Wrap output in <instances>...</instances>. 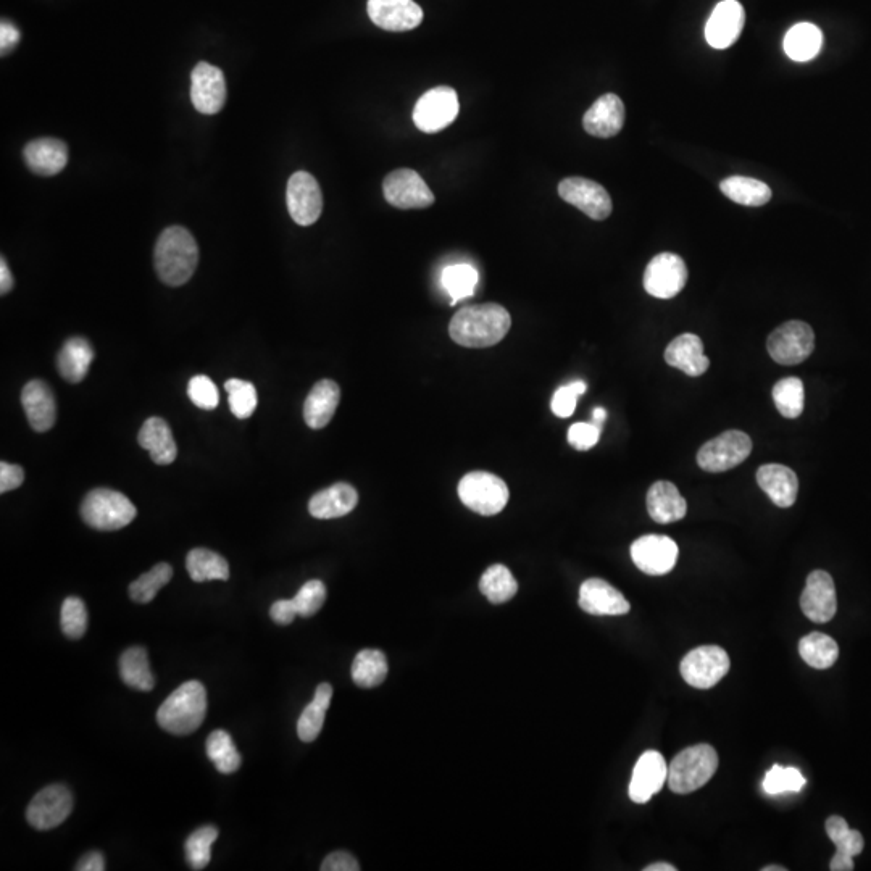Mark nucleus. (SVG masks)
Segmentation results:
<instances>
[{
    "instance_id": "obj_50",
    "label": "nucleus",
    "mask_w": 871,
    "mask_h": 871,
    "mask_svg": "<svg viewBox=\"0 0 871 871\" xmlns=\"http://www.w3.org/2000/svg\"><path fill=\"white\" fill-rule=\"evenodd\" d=\"M299 617L310 618L320 612L326 601V586L320 580H310L292 599Z\"/></svg>"
},
{
    "instance_id": "obj_62",
    "label": "nucleus",
    "mask_w": 871,
    "mask_h": 871,
    "mask_svg": "<svg viewBox=\"0 0 871 871\" xmlns=\"http://www.w3.org/2000/svg\"><path fill=\"white\" fill-rule=\"evenodd\" d=\"M788 868L784 867H776V865H770V867H763L762 871H786Z\"/></svg>"
},
{
    "instance_id": "obj_30",
    "label": "nucleus",
    "mask_w": 871,
    "mask_h": 871,
    "mask_svg": "<svg viewBox=\"0 0 871 871\" xmlns=\"http://www.w3.org/2000/svg\"><path fill=\"white\" fill-rule=\"evenodd\" d=\"M647 510L655 523L670 525L686 517L688 504L675 484L670 481H657L647 492Z\"/></svg>"
},
{
    "instance_id": "obj_15",
    "label": "nucleus",
    "mask_w": 871,
    "mask_h": 871,
    "mask_svg": "<svg viewBox=\"0 0 871 871\" xmlns=\"http://www.w3.org/2000/svg\"><path fill=\"white\" fill-rule=\"evenodd\" d=\"M678 554V544L662 534H647L631 544V559L646 575H667L675 568Z\"/></svg>"
},
{
    "instance_id": "obj_6",
    "label": "nucleus",
    "mask_w": 871,
    "mask_h": 871,
    "mask_svg": "<svg viewBox=\"0 0 871 871\" xmlns=\"http://www.w3.org/2000/svg\"><path fill=\"white\" fill-rule=\"evenodd\" d=\"M457 491L463 505L483 517H492L501 513L509 502L510 496L505 481L488 471L467 473L460 480Z\"/></svg>"
},
{
    "instance_id": "obj_12",
    "label": "nucleus",
    "mask_w": 871,
    "mask_h": 871,
    "mask_svg": "<svg viewBox=\"0 0 871 871\" xmlns=\"http://www.w3.org/2000/svg\"><path fill=\"white\" fill-rule=\"evenodd\" d=\"M73 796L63 784H51L39 791L28 805L26 818L39 831L54 830L70 817Z\"/></svg>"
},
{
    "instance_id": "obj_52",
    "label": "nucleus",
    "mask_w": 871,
    "mask_h": 871,
    "mask_svg": "<svg viewBox=\"0 0 871 871\" xmlns=\"http://www.w3.org/2000/svg\"><path fill=\"white\" fill-rule=\"evenodd\" d=\"M588 386L584 381H573V383L567 384V386H562V388L557 389L555 391L554 397H552V412H554L555 417L559 418H568L575 413L576 404H578V399L583 396L584 392H586Z\"/></svg>"
},
{
    "instance_id": "obj_48",
    "label": "nucleus",
    "mask_w": 871,
    "mask_h": 871,
    "mask_svg": "<svg viewBox=\"0 0 871 871\" xmlns=\"http://www.w3.org/2000/svg\"><path fill=\"white\" fill-rule=\"evenodd\" d=\"M60 626L68 639H81L88 630V610L80 597L70 596L63 601Z\"/></svg>"
},
{
    "instance_id": "obj_49",
    "label": "nucleus",
    "mask_w": 871,
    "mask_h": 871,
    "mask_svg": "<svg viewBox=\"0 0 871 871\" xmlns=\"http://www.w3.org/2000/svg\"><path fill=\"white\" fill-rule=\"evenodd\" d=\"M805 783L807 781H805L801 770H797L794 767L773 765V768L768 771L767 775H765V780H763V791L770 794V796L783 794V792H799L804 788Z\"/></svg>"
},
{
    "instance_id": "obj_42",
    "label": "nucleus",
    "mask_w": 871,
    "mask_h": 871,
    "mask_svg": "<svg viewBox=\"0 0 871 871\" xmlns=\"http://www.w3.org/2000/svg\"><path fill=\"white\" fill-rule=\"evenodd\" d=\"M205 751L209 755L210 762H213L215 768L223 775H231L241 768V754L236 749L231 734L226 731H213L207 738Z\"/></svg>"
},
{
    "instance_id": "obj_19",
    "label": "nucleus",
    "mask_w": 871,
    "mask_h": 871,
    "mask_svg": "<svg viewBox=\"0 0 871 871\" xmlns=\"http://www.w3.org/2000/svg\"><path fill=\"white\" fill-rule=\"evenodd\" d=\"M367 12L378 28L392 33L415 30L423 21V10L413 0H368Z\"/></svg>"
},
{
    "instance_id": "obj_31",
    "label": "nucleus",
    "mask_w": 871,
    "mask_h": 871,
    "mask_svg": "<svg viewBox=\"0 0 871 871\" xmlns=\"http://www.w3.org/2000/svg\"><path fill=\"white\" fill-rule=\"evenodd\" d=\"M341 401V389L331 380L318 381L305 399L304 420L312 430H321L330 423Z\"/></svg>"
},
{
    "instance_id": "obj_17",
    "label": "nucleus",
    "mask_w": 871,
    "mask_h": 871,
    "mask_svg": "<svg viewBox=\"0 0 871 871\" xmlns=\"http://www.w3.org/2000/svg\"><path fill=\"white\" fill-rule=\"evenodd\" d=\"M226 80L223 71L207 62H199L192 70L191 101L197 112L215 115L226 104Z\"/></svg>"
},
{
    "instance_id": "obj_34",
    "label": "nucleus",
    "mask_w": 871,
    "mask_h": 871,
    "mask_svg": "<svg viewBox=\"0 0 871 871\" xmlns=\"http://www.w3.org/2000/svg\"><path fill=\"white\" fill-rule=\"evenodd\" d=\"M333 688L331 684L321 683L315 691L313 701L305 707L297 721V734L304 742H312L320 736L325 725L326 712L330 709Z\"/></svg>"
},
{
    "instance_id": "obj_1",
    "label": "nucleus",
    "mask_w": 871,
    "mask_h": 871,
    "mask_svg": "<svg viewBox=\"0 0 871 871\" xmlns=\"http://www.w3.org/2000/svg\"><path fill=\"white\" fill-rule=\"evenodd\" d=\"M512 317L499 304L468 305L452 317L449 334L459 346L484 349L496 346L509 333Z\"/></svg>"
},
{
    "instance_id": "obj_22",
    "label": "nucleus",
    "mask_w": 871,
    "mask_h": 871,
    "mask_svg": "<svg viewBox=\"0 0 871 871\" xmlns=\"http://www.w3.org/2000/svg\"><path fill=\"white\" fill-rule=\"evenodd\" d=\"M746 23V13L738 0H723L713 9L707 26L705 39L713 49H728L738 41Z\"/></svg>"
},
{
    "instance_id": "obj_38",
    "label": "nucleus",
    "mask_w": 871,
    "mask_h": 871,
    "mask_svg": "<svg viewBox=\"0 0 871 871\" xmlns=\"http://www.w3.org/2000/svg\"><path fill=\"white\" fill-rule=\"evenodd\" d=\"M186 568H188L189 576L196 583H205V581L220 580L226 581L230 578V565L217 552L209 551V549H192L186 559Z\"/></svg>"
},
{
    "instance_id": "obj_2",
    "label": "nucleus",
    "mask_w": 871,
    "mask_h": 871,
    "mask_svg": "<svg viewBox=\"0 0 871 871\" xmlns=\"http://www.w3.org/2000/svg\"><path fill=\"white\" fill-rule=\"evenodd\" d=\"M154 263L160 280L168 286L188 283L199 263V247L191 231L183 226L163 230L155 244Z\"/></svg>"
},
{
    "instance_id": "obj_11",
    "label": "nucleus",
    "mask_w": 871,
    "mask_h": 871,
    "mask_svg": "<svg viewBox=\"0 0 871 871\" xmlns=\"http://www.w3.org/2000/svg\"><path fill=\"white\" fill-rule=\"evenodd\" d=\"M688 268L680 255L663 252L655 255L644 271V289L657 299H671L683 291Z\"/></svg>"
},
{
    "instance_id": "obj_27",
    "label": "nucleus",
    "mask_w": 871,
    "mask_h": 871,
    "mask_svg": "<svg viewBox=\"0 0 871 871\" xmlns=\"http://www.w3.org/2000/svg\"><path fill=\"white\" fill-rule=\"evenodd\" d=\"M757 483L770 501L781 509H789L796 502L799 480L789 467L780 463L762 465L757 471Z\"/></svg>"
},
{
    "instance_id": "obj_55",
    "label": "nucleus",
    "mask_w": 871,
    "mask_h": 871,
    "mask_svg": "<svg viewBox=\"0 0 871 871\" xmlns=\"http://www.w3.org/2000/svg\"><path fill=\"white\" fill-rule=\"evenodd\" d=\"M321 871H359L360 865L354 855L346 851L333 852L328 855L320 867Z\"/></svg>"
},
{
    "instance_id": "obj_36",
    "label": "nucleus",
    "mask_w": 871,
    "mask_h": 871,
    "mask_svg": "<svg viewBox=\"0 0 871 871\" xmlns=\"http://www.w3.org/2000/svg\"><path fill=\"white\" fill-rule=\"evenodd\" d=\"M120 676L130 688L138 691H152L155 678L149 667V657L144 647H130L120 657Z\"/></svg>"
},
{
    "instance_id": "obj_44",
    "label": "nucleus",
    "mask_w": 871,
    "mask_h": 871,
    "mask_svg": "<svg viewBox=\"0 0 871 871\" xmlns=\"http://www.w3.org/2000/svg\"><path fill=\"white\" fill-rule=\"evenodd\" d=\"M478 271L468 263H455L442 271V286L452 297V304L475 294Z\"/></svg>"
},
{
    "instance_id": "obj_51",
    "label": "nucleus",
    "mask_w": 871,
    "mask_h": 871,
    "mask_svg": "<svg viewBox=\"0 0 871 871\" xmlns=\"http://www.w3.org/2000/svg\"><path fill=\"white\" fill-rule=\"evenodd\" d=\"M188 396L192 404L202 410L217 409L220 404V394L217 386L209 376L197 375L188 384Z\"/></svg>"
},
{
    "instance_id": "obj_61",
    "label": "nucleus",
    "mask_w": 871,
    "mask_h": 871,
    "mask_svg": "<svg viewBox=\"0 0 871 871\" xmlns=\"http://www.w3.org/2000/svg\"><path fill=\"white\" fill-rule=\"evenodd\" d=\"M646 871H676V867H673L671 863H652L649 867L644 868Z\"/></svg>"
},
{
    "instance_id": "obj_16",
    "label": "nucleus",
    "mask_w": 871,
    "mask_h": 871,
    "mask_svg": "<svg viewBox=\"0 0 871 871\" xmlns=\"http://www.w3.org/2000/svg\"><path fill=\"white\" fill-rule=\"evenodd\" d=\"M559 196L567 204L586 213L592 220L602 221L610 217L613 205L609 192L596 181L571 176L559 184Z\"/></svg>"
},
{
    "instance_id": "obj_20",
    "label": "nucleus",
    "mask_w": 871,
    "mask_h": 871,
    "mask_svg": "<svg viewBox=\"0 0 871 871\" xmlns=\"http://www.w3.org/2000/svg\"><path fill=\"white\" fill-rule=\"evenodd\" d=\"M668 765L657 751H647L639 757L631 776L630 794L634 804H647L667 783Z\"/></svg>"
},
{
    "instance_id": "obj_32",
    "label": "nucleus",
    "mask_w": 871,
    "mask_h": 871,
    "mask_svg": "<svg viewBox=\"0 0 871 871\" xmlns=\"http://www.w3.org/2000/svg\"><path fill=\"white\" fill-rule=\"evenodd\" d=\"M139 446L151 454L157 465H170L178 457V447L167 421L152 417L142 425L138 436Z\"/></svg>"
},
{
    "instance_id": "obj_29",
    "label": "nucleus",
    "mask_w": 871,
    "mask_h": 871,
    "mask_svg": "<svg viewBox=\"0 0 871 871\" xmlns=\"http://www.w3.org/2000/svg\"><path fill=\"white\" fill-rule=\"evenodd\" d=\"M826 833L831 841L836 844V854L830 863L831 871L854 870V857L862 854L865 841L860 831L851 830L847 821L838 815L828 818L826 821Z\"/></svg>"
},
{
    "instance_id": "obj_18",
    "label": "nucleus",
    "mask_w": 871,
    "mask_h": 871,
    "mask_svg": "<svg viewBox=\"0 0 871 871\" xmlns=\"http://www.w3.org/2000/svg\"><path fill=\"white\" fill-rule=\"evenodd\" d=\"M802 612L815 623H828L838 610L836 588L830 573L815 570L810 573L801 597Z\"/></svg>"
},
{
    "instance_id": "obj_35",
    "label": "nucleus",
    "mask_w": 871,
    "mask_h": 871,
    "mask_svg": "<svg viewBox=\"0 0 871 871\" xmlns=\"http://www.w3.org/2000/svg\"><path fill=\"white\" fill-rule=\"evenodd\" d=\"M823 46V34L812 23L792 26L784 38V52L794 62H809L815 59Z\"/></svg>"
},
{
    "instance_id": "obj_3",
    "label": "nucleus",
    "mask_w": 871,
    "mask_h": 871,
    "mask_svg": "<svg viewBox=\"0 0 871 871\" xmlns=\"http://www.w3.org/2000/svg\"><path fill=\"white\" fill-rule=\"evenodd\" d=\"M207 715V691L199 681H188L160 705L157 723L175 736H188L201 728Z\"/></svg>"
},
{
    "instance_id": "obj_25",
    "label": "nucleus",
    "mask_w": 871,
    "mask_h": 871,
    "mask_svg": "<svg viewBox=\"0 0 871 871\" xmlns=\"http://www.w3.org/2000/svg\"><path fill=\"white\" fill-rule=\"evenodd\" d=\"M665 362L692 378L704 375L710 367L709 357L704 354V342L691 333L681 334L668 344Z\"/></svg>"
},
{
    "instance_id": "obj_39",
    "label": "nucleus",
    "mask_w": 871,
    "mask_h": 871,
    "mask_svg": "<svg viewBox=\"0 0 871 871\" xmlns=\"http://www.w3.org/2000/svg\"><path fill=\"white\" fill-rule=\"evenodd\" d=\"M388 676V660L378 649H363L352 663V680L360 688H376Z\"/></svg>"
},
{
    "instance_id": "obj_23",
    "label": "nucleus",
    "mask_w": 871,
    "mask_h": 871,
    "mask_svg": "<svg viewBox=\"0 0 871 871\" xmlns=\"http://www.w3.org/2000/svg\"><path fill=\"white\" fill-rule=\"evenodd\" d=\"M21 404L31 428L38 433L51 430L57 420V404L49 384L33 380L21 392Z\"/></svg>"
},
{
    "instance_id": "obj_37",
    "label": "nucleus",
    "mask_w": 871,
    "mask_h": 871,
    "mask_svg": "<svg viewBox=\"0 0 871 871\" xmlns=\"http://www.w3.org/2000/svg\"><path fill=\"white\" fill-rule=\"evenodd\" d=\"M720 189L728 199L747 207H760L771 199V189L767 184L747 176H730L721 181Z\"/></svg>"
},
{
    "instance_id": "obj_43",
    "label": "nucleus",
    "mask_w": 871,
    "mask_h": 871,
    "mask_svg": "<svg viewBox=\"0 0 871 871\" xmlns=\"http://www.w3.org/2000/svg\"><path fill=\"white\" fill-rule=\"evenodd\" d=\"M776 409L788 420H796L804 412V383L796 376L783 378L773 386L771 391Z\"/></svg>"
},
{
    "instance_id": "obj_8",
    "label": "nucleus",
    "mask_w": 871,
    "mask_h": 871,
    "mask_svg": "<svg viewBox=\"0 0 871 871\" xmlns=\"http://www.w3.org/2000/svg\"><path fill=\"white\" fill-rule=\"evenodd\" d=\"M752 452V441L746 433L731 430L705 442L697 454L699 467L709 473H723L746 462Z\"/></svg>"
},
{
    "instance_id": "obj_47",
    "label": "nucleus",
    "mask_w": 871,
    "mask_h": 871,
    "mask_svg": "<svg viewBox=\"0 0 871 871\" xmlns=\"http://www.w3.org/2000/svg\"><path fill=\"white\" fill-rule=\"evenodd\" d=\"M225 389L228 392V404H230L234 417L239 418V420L251 418L257 409V404H259L254 384L231 378V380L226 381Z\"/></svg>"
},
{
    "instance_id": "obj_60",
    "label": "nucleus",
    "mask_w": 871,
    "mask_h": 871,
    "mask_svg": "<svg viewBox=\"0 0 871 871\" xmlns=\"http://www.w3.org/2000/svg\"><path fill=\"white\" fill-rule=\"evenodd\" d=\"M605 420H607V412H605V409H602V407H597V409H594V412H592V423L599 426V428H602V426H604Z\"/></svg>"
},
{
    "instance_id": "obj_24",
    "label": "nucleus",
    "mask_w": 871,
    "mask_h": 871,
    "mask_svg": "<svg viewBox=\"0 0 871 871\" xmlns=\"http://www.w3.org/2000/svg\"><path fill=\"white\" fill-rule=\"evenodd\" d=\"M623 123H625V105L615 94L599 97L583 117L584 130L596 138L617 136L623 128Z\"/></svg>"
},
{
    "instance_id": "obj_33",
    "label": "nucleus",
    "mask_w": 871,
    "mask_h": 871,
    "mask_svg": "<svg viewBox=\"0 0 871 871\" xmlns=\"http://www.w3.org/2000/svg\"><path fill=\"white\" fill-rule=\"evenodd\" d=\"M92 360H94V349L88 339L71 338L63 344L57 355V368L63 380L78 384L88 376Z\"/></svg>"
},
{
    "instance_id": "obj_58",
    "label": "nucleus",
    "mask_w": 871,
    "mask_h": 871,
    "mask_svg": "<svg viewBox=\"0 0 871 871\" xmlns=\"http://www.w3.org/2000/svg\"><path fill=\"white\" fill-rule=\"evenodd\" d=\"M75 870L78 871H104L105 859L104 855L99 851H92L89 854L81 857L80 862L76 865Z\"/></svg>"
},
{
    "instance_id": "obj_14",
    "label": "nucleus",
    "mask_w": 871,
    "mask_h": 871,
    "mask_svg": "<svg viewBox=\"0 0 871 871\" xmlns=\"http://www.w3.org/2000/svg\"><path fill=\"white\" fill-rule=\"evenodd\" d=\"M286 204L289 215L297 225L310 226L317 223L323 212L320 184L307 171H296L288 181Z\"/></svg>"
},
{
    "instance_id": "obj_54",
    "label": "nucleus",
    "mask_w": 871,
    "mask_h": 871,
    "mask_svg": "<svg viewBox=\"0 0 871 871\" xmlns=\"http://www.w3.org/2000/svg\"><path fill=\"white\" fill-rule=\"evenodd\" d=\"M23 481H25V470L20 465H13L9 462L0 463V492L2 494L20 488Z\"/></svg>"
},
{
    "instance_id": "obj_26",
    "label": "nucleus",
    "mask_w": 871,
    "mask_h": 871,
    "mask_svg": "<svg viewBox=\"0 0 871 871\" xmlns=\"http://www.w3.org/2000/svg\"><path fill=\"white\" fill-rule=\"evenodd\" d=\"M23 159L39 176L59 175L68 163V146L55 138L34 139L23 149Z\"/></svg>"
},
{
    "instance_id": "obj_46",
    "label": "nucleus",
    "mask_w": 871,
    "mask_h": 871,
    "mask_svg": "<svg viewBox=\"0 0 871 871\" xmlns=\"http://www.w3.org/2000/svg\"><path fill=\"white\" fill-rule=\"evenodd\" d=\"M218 830L215 826H202L186 839V860L192 870H204L212 859L213 842L217 841Z\"/></svg>"
},
{
    "instance_id": "obj_59",
    "label": "nucleus",
    "mask_w": 871,
    "mask_h": 871,
    "mask_svg": "<svg viewBox=\"0 0 871 871\" xmlns=\"http://www.w3.org/2000/svg\"><path fill=\"white\" fill-rule=\"evenodd\" d=\"M13 284H15V280H13L12 271H10L5 259H2L0 260V294L2 296L9 294L13 289Z\"/></svg>"
},
{
    "instance_id": "obj_21",
    "label": "nucleus",
    "mask_w": 871,
    "mask_h": 871,
    "mask_svg": "<svg viewBox=\"0 0 871 871\" xmlns=\"http://www.w3.org/2000/svg\"><path fill=\"white\" fill-rule=\"evenodd\" d=\"M578 604L581 610L596 617H621L631 610L625 596L601 578H589L581 584Z\"/></svg>"
},
{
    "instance_id": "obj_41",
    "label": "nucleus",
    "mask_w": 871,
    "mask_h": 871,
    "mask_svg": "<svg viewBox=\"0 0 871 871\" xmlns=\"http://www.w3.org/2000/svg\"><path fill=\"white\" fill-rule=\"evenodd\" d=\"M480 591L491 604L501 605L515 597L518 583L509 568L497 563L484 571L480 580Z\"/></svg>"
},
{
    "instance_id": "obj_5",
    "label": "nucleus",
    "mask_w": 871,
    "mask_h": 871,
    "mask_svg": "<svg viewBox=\"0 0 871 871\" xmlns=\"http://www.w3.org/2000/svg\"><path fill=\"white\" fill-rule=\"evenodd\" d=\"M138 515L133 502L109 488L92 489L81 504V518L99 531H117L130 525Z\"/></svg>"
},
{
    "instance_id": "obj_56",
    "label": "nucleus",
    "mask_w": 871,
    "mask_h": 871,
    "mask_svg": "<svg viewBox=\"0 0 871 871\" xmlns=\"http://www.w3.org/2000/svg\"><path fill=\"white\" fill-rule=\"evenodd\" d=\"M270 617L276 625L288 626L296 620V617H299V613H297L296 605L292 599H281V601H276L275 604L271 605Z\"/></svg>"
},
{
    "instance_id": "obj_4",
    "label": "nucleus",
    "mask_w": 871,
    "mask_h": 871,
    "mask_svg": "<svg viewBox=\"0 0 871 871\" xmlns=\"http://www.w3.org/2000/svg\"><path fill=\"white\" fill-rule=\"evenodd\" d=\"M718 768L717 751L709 744L688 747L668 767V788L675 794H691L704 788Z\"/></svg>"
},
{
    "instance_id": "obj_9",
    "label": "nucleus",
    "mask_w": 871,
    "mask_h": 871,
    "mask_svg": "<svg viewBox=\"0 0 871 871\" xmlns=\"http://www.w3.org/2000/svg\"><path fill=\"white\" fill-rule=\"evenodd\" d=\"M683 680L697 689H710L730 671V657L718 646H701L689 652L680 665Z\"/></svg>"
},
{
    "instance_id": "obj_28",
    "label": "nucleus",
    "mask_w": 871,
    "mask_h": 871,
    "mask_svg": "<svg viewBox=\"0 0 871 871\" xmlns=\"http://www.w3.org/2000/svg\"><path fill=\"white\" fill-rule=\"evenodd\" d=\"M359 504V492L349 483H336L310 499L309 512L318 520L346 517Z\"/></svg>"
},
{
    "instance_id": "obj_13",
    "label": "nucleus",
    "mask_w": 871,
    "mask_h": 871,
    "mask_svg": "<svg viewBox=\"0 0 871 871\" xmlns=\"http://www.w3.org/2000/svg\"><path fill=\"white\" fill-rule=\"evenodd\" d=\"M386 201L402 210L426 209L434 204V194L417 171L409 168L392 171L383 183Z\"/></svg>"
},
{
    "instance_id": "obj_53",
    "label": "nucleus",
    "mask_w": 871,
    "mask_h": 871,
    "mask_svg": "<svg viewBox=\"0 0 871 871\" xmlns=\"http://www.w3.org/2000/svg\"><path fill=\"white\" fill-rule=\"evenodd\" d=\"M602 428L594 423H575L568 430V444L576 451H589L601 439Z\"/></svg>"
},
{
    "instance_id": "obj_7",
    "label": "nucleus",
    "mask_w": 871,
    "mask_h": 871,
    "mask_svg": "<svg viewBox=\"0 0 871 871\" xmlns=\"http://www.w3.org/2000/svg\"><path fill=\"white\" fill-rule=\"evenodd\" d=\"M768 354L780 365H799L815 349V333L805 321H786L768 336Z\"/></svg>"
},
{
    "instance_id": "obj_45",
    "label": "nucleus",
    "mask_w": 871,
    "mask_h": 871,
    "mask_svg": "<svg viewBox=\"0 0 871 871\" xmlns=\"http://www.w3.org/2000/svg\"><path fill=\"white\" fill-rule=\"evenodd\" d=\"M173 568L168 563H159L152 570L139 576L130 586V597L138 604H149L154 601L157 592L170 583Z\"/></svg>"
},
{
    "instance_id": "obj_57",
    "label": "nucleus",
    "mask_w": 871,
    "mask_h": 871,
    "mask_svg": "<svg viewBox=\"0 0 871 871\" xmlns=\"http://www.w3.org/2000/svg\"><path fill=\"white\" fill-rule=\"evenodd\" d=\"M20 39L21 34L17 26L10 23V21H2V25H0V52H2V55L12 52L18 42H20Z\"/></svg>"
},
{
    "instance_id": "obj_10",
    "label": "nucleus",
    "mask_w": 871,
    "mask_h": 871,
    "mask_svg": "<svg viewBox=\"0 0 871 871\" xmlns=\"http://www.w3.org/2000/svg\"><path fill=\"white\" fill-rule=\"evenodd\" d=\"M459 96L449 86H439L425 92L413 109V121L426 134L439 133L459 115Z\"/></svg>"
},
{
    "instance_id": "obj_40",
    "label": "nucleus",
    "mask_w": 871,
    "mask_h": 871,
    "mask_svg": "<svg viewBox=\"0 0 871 871\" xmlns=\"http://www.w3.org/2000/svg\"><path fill=\"white\" fill-rule=\"evenodd\" d=\"M799 654L804 662L815 670L833 667L839 657L838 642L823 633H810L799 642Z\"/></svg>"
}]
</instances>
